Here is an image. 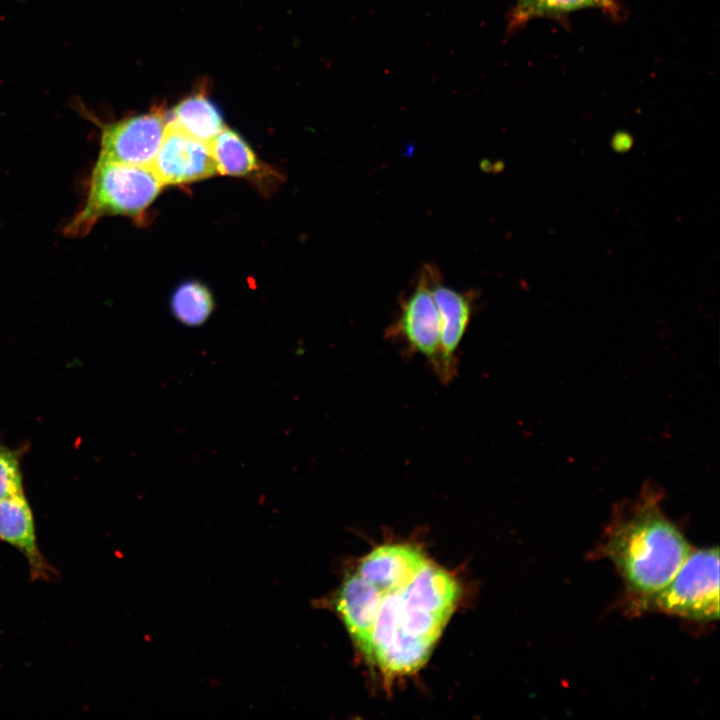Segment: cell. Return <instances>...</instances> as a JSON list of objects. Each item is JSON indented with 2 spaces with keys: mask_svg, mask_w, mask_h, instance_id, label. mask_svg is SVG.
Masks as SVG:
<instances>
[{
  "mask_svg": "<svg viewBox=\"0 0 720 720\" xmlns=\"http://www.w3.org/2000/svg\"><path fill=\"white\" fill-rule=\"evenodd\" d=\"M371 586L376 594L373 623L361 651L387 678L414 673L453 613L459 586L430 560L402 585L384 590Z\"/></svg>",
  "mask_w": 720,
  "mask_h": 720,
  "instance_id": "6da1fadb",
  "label": "cell"
},
{
  "mask_svg": "<svg viewBox=\"0 0 720 720\" xmlns=\"http://www.w3.org/2000/svg\"><path fill=\"white\" fill-rule=\"evenodd\" d=\"M661 498L648 484L618 508L598 551L621 576L633 609L666 586L693 549L663 512Z\"/></svg>",
  "mask_w": 720,
  "mask_h": 720,
  "instance_id": "7a4b0ae2",
  "label": "cell"
},
{
  "mask_svg": "<svg viewBox=\"0 0 720 720\" xmlns=\"http://www.w3.org/2000/svg\"><path fill=\"white\" fill-rule=\"evenodd\" d=\"M162 186L150 167L97 160L84 202L67 223L64 234L83 237L106 216H141Z\"/></svg>",
  "mask_w": 720,
  "mask_h": 720,
  "instance_id": "3957f363",
  "label": "cell"
},
{
  "mask_svg": "<svg viewBox=\"0 0 720 720\" xmlns=\"http://www.w3.org/2000/svg\"><path fill=\"white\" fill-rule=\"evenodd\" d=\"M636 610H654L697 622L719 618L718 547L692 549L676 574Z\"/></svg>",
  "mask_w": 720,
  "mask_h": 720,
  "instance_id": "277c9868",
  "label": "cell"
},
{
  "mask_svg": "<svg viewBox=\"0 0 720 720\" xmlns=\"http://www.w3.org/2000/svg\"><path fill=\"white\" fill-rule=\"evenodd\" d=\"M435 267L424 265L413 291L400 303L397 318L386 330V337L402 341L408 353L419 354L437 373L440 360L441 324L431 290Z\"/></svg>",
  "mask_w": 720,
  "mask_h": 720,
  "instance_id": "5b68a950",
  "label": "cell"
},
{
  "mask_svg": "<svg viewBox=\"0 0 720 720\" xmlns=\"http://www.w3.org/2000/svg\"><path fill=\"white\" fill-rule=\"evenodd\" d=\"M78 111L93 120L100 128L98 160L150 167L159 149L165 116L161 111L128 117L111 123H102L90 116L78 103Z\"/></svg>",
  "mask_w": 720,
  "mask_h": 720,
  "instance_id": "8992f818",
  "label": "cell"
},
{
  "mask_svg": "<svg viewBox=\"0 0 720 720\" xmlns=\"http://www.w3.org/2000/svg\"><path fill=\"white\" fill-rule=\"evenodd\" d=\"M150 168L162 185L185 184L217 173L209 144L192 137L172 121L166 122Z\"/></svg>",
  "mask_w": 720,
  "mask_h": 720,
  "instance_id": "52a82bcc",
  "label": "cell"
},
{
  "mask_svg": "<svg viewBox=\"0 0 720 720\" xmlns=\"http://www.w3.org/2000/svg\"><path fill=\"white\" fill-rule=\"evenodd\" d=\"M431 290L441 324L440 360L436 375L443 384H449L457 374V351L471 321L474 295L445 286L436 267Z\"/></svg>",
  "mask_w": 720,
  "mask_h": 720,
  "instance_id": "ba28073f",
  "label": "cell"
},
{
  "mask_svg": "<svg viewBox=\"0 0 720 720\" xmlns=\"http://www.w3.org/2000/svg\"><path fill=\"white\" fill-rule=\"evenodd\" d=\"M0 539L24 554L33 579H49L55 573L38 549L33 515L24 494L0 500Z\"/></svg>",
  "mask_w": 720,
  "mask_h": 720,
  "instance_id": "9c48e42d",
  "label": "cell"
},
{
  "mask_svg": "<svg viewBox=\"0 0 720 720\" xmlns=\"http://www.w3.org/2000/svg\"><path fill=\"white\" fill-rule=\"evenodd\" d=\"M192 137L209 144L223 129V118L217 106L205 95H191L171 112V120Z\"/></svg>",
  "mask_w": 720,
  "mask_h": 720,
  "instance_id": "30bf717a",
  "label": "cell"
},
{
  "mask_svg": "<svg viewBox=\"0 0 720 720\" xmlns=\"http://www.w3.org/2000/svg\"><path fill=\"white\" fill-rule=\"evenodd\" d=\"M217 173L230 176H246L258 167L257 158L235 131L224 128L210 143Z\"/></svg>",
  "mask_w": 720,
  "mask_h": 720,
  "instance_id": "8fae6325",
  "label": "cell"
},
{
  "mask_svg": "<svg viewBox=\"0 0 720 720\" xmlns=\"http://www.w3.org/2000/svg\"><path fill=\"white\" fill-rule=\"evenodd\" d=\"M213 309L214 301L210 291L198 281L183 283L171 298L174 317L186 326L202 325L210 317Z\"/></svg>",
  "mask_w": 720,
  "mask_h": 720,
  "instance_id": "7c38bea8",
  "label": "cell"
},
{
  "mask_svg": "<svg viewBox=\"0 0 720 720\" xmlns=\"http://www.w3.org/2000/svg\"><path fill=\"white\" fill-rule=\"evenodd\" d=\"M614 0H516L510 16V26H520L527 21L553 16L585 8L615 10Z\"/></svg>",
  "mask_w": 720,
  "mask_h": 720,
  "instance_id": "4fadbf2b",
  "label": "cell"
},
{
  "mask_svg": "<svg viewBox=\"0 0 720 720\" xmlns=\"http://www.w3.org/2000/svg\"><path fill=\"white\" fill-rule=\"evenodd\" d=\"M24 494L19 454L0 443V500Z\"/></svg>",
  "mask_w": 720,
  "mask_h": 720,
  "instance_id": "5bb4252c",
  "label": "cell"
}]
</instances>
